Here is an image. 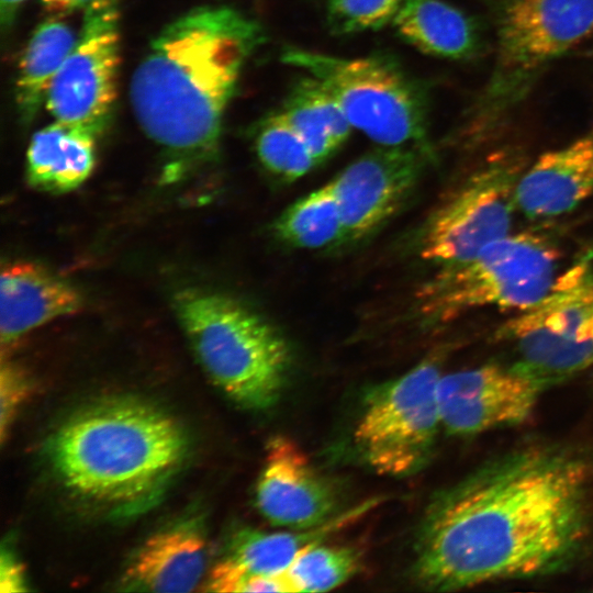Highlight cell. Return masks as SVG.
<instances>
[{
    "mask_svg": "<svg viewBox=\"0 0 593 593\" xmlns=\"http://www.w3.org/2000/svg\"><path fill=\"white\" fill-rule=\"evenodd\" d=\"M256 504L272 525L300 530L334 517L337 497L298 444L286 436H275L266 448Z\"/></svg>",
    "mask_w": 593,
    "mask_h": 593,
    "instance_id": "cell-14",
    "label": "cell"
},
{
    "mask_svg": "<svg viewBox=\"0 0 593 593\" xmlns=\"http://www.w3.org/2000/svg\"><path fill=\"white\" fill-rule=\"evenodd\" d=\"M524 170L525 159L517 150L492 155L433 214L423 233L422 257L443 266L460 264L511 235Z\"/></svg>",
    "mask_w": 593,
    "mask_h": 593,
    "instance_id": "cell-10",
    "label": "cell"
},
{
    "mask_svg": "<svg viewBox=\"0 0 593 593\" xmlns=\"http://www.w3.org/2000/svg\"><path fill=\"white\" fill-rule=\"evenodd\" d=\"M205 585L211 592H290L282 573H256L230 557L213 567Z\"/></svg>",
    "mask_w": 593,
    "mask_h": 593,
    "instance_id": "cell-27",
    "label": "cell"
},
{
    "mask_svg": "<svg viewBox=\"0 0 593 593\" xmlns=\"http://www.w3.org/2000/svg\"><path fill=\"white\" fill-rule=\"evenodd\" d=\"M25 1L27 0H0V20L3 29H9L12 25Z\"/></svg>",
    "mask_w": 593,
    "mask_h": 593,
    "instance_id": "cell-31",
    "label": "cell"
},
{
    "mask_svg": "<svg viewBox=\"0 0 593 593\" xmlns=\"http://www.w3.org/2000/svg\"><path fill=\"white\" fill-rule=\"evenodd\" d=\"M546 390L513 365L488 363L441 374L438 405L441 427L451 435H478L519 425L533 414Z\"/></svg>",
    "mask_w": 593,
    "mask_h": 593,
    "instance_id": "cell-12",
    "label": "cell"
},
{
    "mask_svg": "<svg viewBox=\"0 0 593 593\" xmlns=\"http://www.w3.org/2000/svg\"><path fill=\"white\" fill-rule=\"evenodd\" d=\"M414 145L380 146L342 170L331 182L346 239H358L391 217L416 184L425 156Z\"/></svg>",
    "mask_w": 593,
    "mask_h": 593,
    "instance_id": "cell-13",
    "label": "cell"
},
{
    "mask_svg": "<svg viewBox=\"0 0 593 593\" xmlns=\"http://www.w3.org/2000/svg\"><path fill=\"white\" fill-rule=\"evenodd\" d=\"M392 22L405 42L432 56L468 59L483 47L480 24L443 0H404Z\"/></svg>",
    "mask_w": 593,
    "mask_h": 593,
    "instance_id": "cell-19",
    "label": "cell"
},
{
    "mask_svg": "<svg viewBox=\"0 0 593 593\" xmlns=\"http://www.w3.org/2000/svg\"><path fill=\"white\" fill-rule=\"evenodd\" d=\"M593 193V127L547 152L519 178L516 206L528 217L568 213Z\"/></svg>",
    "mask_w": 593,
    "mask_h": 593,
    "instance_id": "cell-15",
    "label": "cell"
},
{
    "mask_svg": "<svg viewBox=\"0 0 593 593\" xmlns=\"http://www.w3.org/2000/svg\"><path fill=\"white\" fill-rule=\"evenodd\" d=\"M208 564L204 532L195 519L176 523L152 535L135 552L124 573L130 590L191 592Z\"/></svg>",
    "mask_w": 593,
    "mask_h": 593,
    "instance_id": "cell-16",
    "label": "cell"
},
{
    "mask_svg": "<svg viewBox=\"0 0 593 593\" xmlns=\"http://www.w3.org/2000/svg\"><path fill=\"white\" fill-rule=\"evenodd\" d=\"M589 459L558 445L497 455L440 491L415 545L428 591L546 577L573 566L591 534Z\"/></svg>",
    "mask_w": 593,
    "mask_h": 593,
    "instance_id": "cell-1",
    "label": "cell"
},
{
    "mask_svg": "<svg viewBox=\"0 0 593 593\" xmlns=\"http://www.w3.org/2000/svg\"><path fill=\"white\" fill-rule=\"evenodd\" d=\"M91 132L59 121L34 133L26 152V176L36 189L64 193L81 186L96 164Z\"/></svg>",
    "mask_w": 593,
    "mask_h": 593,
    "instance_id": "cell-18",
    "label": "cell"
},
{
    "mask_svg": "<svg viewBox=\"0 0 593 593\" xmlns=\"http://www.w3.org/2000/svg\"><path fill=\"white\" fill-rule=\"evenodd\" d=\"M25 575L22 564L8 548H2L0 558V591L24 592L26 591Z\"/></svg>",
    "mask_w": 593,
    "mask_h": 593,
    "instance_id": "cell-29",
    "label": "cell"
},
{
    "mask_svg": "<svg viewBox=\"0 0 593 593\" xmlns=\"http://www.w3.org/2000/svg\"><path fill=\"white\" fill-rule=\"evenodd\" d=\"M273 230L280 240L303 249H320L345 240L339 206L329 182L286 209Z\"/></svg>",
    "mask_w": 593,
    "mask_h": 593,
    "instance_id": "cell-23",
    "label": "cell"
},
{
    "mask_svg": "<svg viewBox=\"0 0 593 593\" xmlns=\"http://www.w3.org/2000/svg\"><path fill=\"white\" fill-rule=\"evenodd\" d=\"M93 0H41L44 9L56 16L85 10Z\"/></svg>",
    "mask_w": 593,
    "mask_h": 593,
    "instance_id": "cell-30",
    "label": "cell"
},
{
    "mask_svg": "<svg viewBox=\"0 0 593 593\" xmlns=\"http://www.w3.org/2000/svg\"><path fill=\"white\" fill-rule=\"evenodd\" d=\"M280 111L317 163L332 155L353 127L334 94L312 76L292 87Z\"/></svg>",
    "mask_w": 593,
    "mask_h": 593,
    "instance_id": "cell-22",
    "label": "cell"
},
{
    "mask_svg": "<svg viewBox=\"0 0 593 593\" xmlns=\"http://www.w3.org/2000/svg\"><path fill=\"white\" fill-rule=\"evenodd\" d=\"M254 136L256 155L261 165L283 180L299 179L318 164L281 111L260 120Z\"/></svg>",
    "mask_w": 593,
    "mask_h": 593,
    "instance_id": "cell-25",
    "label": "cell"
},
{
    "mask_svg": "<svg viewBox=\"0 0 593 593\" xmlns=\"http://www.w3.org/2000/svg\"><path fill=\"white\" fill-rule=\"evenodd\" d=\"M32 391L27 374L15 363L2 362L0 371V435L4 441L9 429Z\"/></svg>",
    "mask_w": 593,
    "mask_h": 593,
    "instance_id": "cell-28",
    "label": "cell"
},
{
    "mask_svg": "<svg viewBox=\"0 0 593 593\" xmlns=\"http://www.w3.org/2000/svg\"><path fill=\"white\" fill-rule=\"evenodd\" d=\"M172 306L198 361L222 392L255 411L279 401L291 350L273 325L237 300L202 288L177 291Z\"/></svg>",
    "mask_w": 593,
    "mask_h": 593,
    "instance_id": "cell-4",
    "label": "cell"
},
{
    "mask_svg": "<svg viewBox=\"0 0 593 593\" xmlns=\"http://www.w3.org/2000/svg\"><path fill=\"white\" fill-rule=\"evenodd\" d=\"M74 30L52 15L32 33L21 56L14 83V102L20 120L31 123L46 102L49 88L74 47Z\"/></svg>",
    "mask_w": 593,
    "mask_h": 593,
    "instance_id": "cell-21",
    "label": "cell"
},
{
    "mask_svg": "<svg viewBox=\"0 0 593 593\" xmlns=\"http://www.w3.org/2000/svg\"><path fill=\"white\" fill-rule=\"evenodd\" d=\"M559 257L540 235H508L472 259L444 266L418 289V311L428 321L448 322L484 306L526 310L555 287Z\"/></svg>",
    "mask_w": 593,
    "mask_h": 593,
    "instance_id": "cell-6",
    "label": "cell"
},
{
    "mask_svg": "<svg viewBox=\"0 0 593 593\" xmlns=\"http://www.w3.org/2000/svg\"><path fill=\"white\" fill-rule=\"evenodd\" d=\"M360 560V551L354 547L320 542L300 553L282 574L291 593L325 592L354 577Z\"/></svg>",
    "mask_w": 593,
    "mask_h": 593,
    "instance_id": "cell-24",
    "label": "cell"
},
{
    "mask_svg": "<svg viewBox=\"0 0 593 593\" xmlns=\"http://www.w3.org/2000/svg\"><path fill=\"white\" fill-rule=\"evenodd\" d=\"M260 26L226 5L193 8L150 41L130 82L143 133L180 164L216 155L225 111Z\"/></svg>",
    "mask_w": 593,
    "mask_h": 593,
    "instance_id": "cell-2",
    "label": "cell"
},
{
    "mask_svg": "<svg viewBox=\"0 0 593 593\" xmlns=\"http://www.w3.org/2000/svg\"><path fill=\"white\" fill-rule=\"evenodd\" d=\"M496 338L512 347V365L545 389L591 367L593 268L581 262L562 273L544 299L505 322Z\"/></svg>",
    "mask_w": 593,
    "mask_h": 593,
    "instance_id": "cell-8",
    "label": "cell"
},
{
    "mask_svg": "<svg viewBox=\"0 0 593 593\" xmlns=\"http://www.w3.org/2000/svg\"><path fill=\"white\" fill-rule=\"evenodd\" d=\"M49 460L63 484L107 505L148 500L181 465L187 438L177 421L134 399L91 404L53 434Z\"/></svg>",
    "mask_w": 593,
    "mask_h": 593,
    "instance_id": "cell-3",
    "label": "cell"
},
{
    "mask_svg": "<svg viewBox=\"0 0 593 593\" xmlns=\"http://www.w3.org/2000/svg\"><path fill=\"white\" fill-rule=\"evenodd\" d=\"M119 65V0H93L49 88L45 105L51 115L100 136L112 119Z\"/></svg>",
    "mask_w": 593,
    "mask_h": 593,
    "instance_id": "cell-11",
    "label": "cell"
},
{
    "mask_svg": "<svg viewBox=\"0 0 593 593\" xmlns=\"http://www.w3.org/2000/svg\"><path fill=\"white\" fill-rule=\"evenodd\" d=\"M281 57L320 80L339 102L351 126L374 143L414 145L430 152L426 91L393 58H342L302 48H289Z\"/></svg>",
    "mask_w": 593,
    "mask_h": 593,
    "instance_id": "cell-7",
    "label": "cell"
},
{
    "mask_svg": "<svg viewBox=\"0 0 593 593\" xmlns=\"http://www.w3.org/2000/svg\"><path fill=\"white\" fill-rule=\"evenodd\" d=\"M593 33V0H504L494 66L462 127L468 145L492 137L545 69Z\"/></svg>",
    "mask_w": 593,
    "mask_h": 593,
    "instance_id": "cell-5",
    "label": "cell"
},
{
    "mask_svg": "<svg viewBox=\"0 0 593 593\" xmlns=\"http://www.w3.org/2000/svg\"><path fill=\"white\" fill-rule=\"evenodd\" d=\"M441 374L438 359L427 358L367 394L354 441L378 473L410 475L429 460L441 426L437 395Z\"/></svg>",
    "mask_w": 593,
    "mask_h": 593,
    "instance_id": "cell-9",
    "label": "cell"
},
{
    "mask_svg": "<svg viewBox=\"0 0 593 593\" xmlns=\"http://www.w3.org/2000/svg\"><path fill=\"white\" fill-rule=\"evenodd\" d=\"M404 0H325L327 24L335 34L372 31L392 22Z\"/></svg>",
    "mask_w": 593,
    "mask_h": 593,
    "instance_id": "cell-26",
    "label": "cell"
},
{
    "mask_svg": "<svg viewBox=\"0 0 593 593\" xmlns=\"http://www.w3.org/2000/svg\"><path fill=\"white\" fill-rule=\"evenodd\" d=\"M378 502L367 501L336 514L322 525L299 532L266 533L250 528L240 529L232 538L228 557L256 573H283L300 553L357 521Z\"/></svg>",
    "mask_w": 593,
    "mask_h": 593,
    "instance_id": "cell-20",
    "label": "cell"
},
{
    "mask_svg": "<svg viewBox=\"0 0 593 593\" xmlns=\"http://www.w3.org/2000/svg\"><path fill=\"white\" fill-rule=\"evenodd\" d=\"M77 290L46 268L16 261L0 276V336L2 346L15 343L31 331L79 311Z\"/></svg>",
    "mask_w": 593,
    "mask_h": 593,
    "instance_id": "cell-17",
    "label": "cell"
}]
</instances>
